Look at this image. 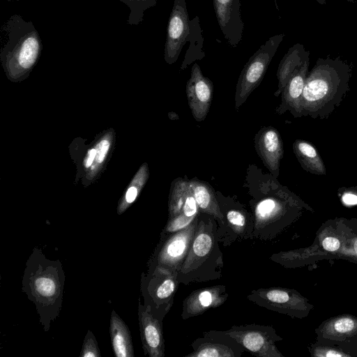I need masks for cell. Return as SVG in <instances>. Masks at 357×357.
Returning a JSON list of instances; mask_svg holds the SVG:
<instances>
[{"label": "cell", "mask_w": 357, "mask_h": 357, "mask_svg": "<svg viewBox=\"0 0 357 357\" xmlns=\"http://www.w3.org/2000/svg\"><path fill=\"white\" fill-rule=\"evenodd\" d=\"M190 188V181L178 178L173 181L169 197V218L177 215L185 203L188 192Z\"/></svg>", "instance_id": "27"}, {"label": "cell", "mask_w": 357, "mask_h": 357, "mask_svg": "<svg viewBox=\"0 0 357 357\" xmlns=\"http://www.w3.org/2000/svg\"><path fill=\"white\" fill-rule=\"evenodd\" d=\"M190 33V20L185 0H174L167 27L164 59L167 63H175Z\"/></svg>", "instance_id": "11"}, {"label": "cell", "mask_w": 357, "mask_h": 357, "mask_svg": "<svg viewBox=\"0 0 357 357\" xmlns=\"http://www.w3.org/2000/svg\"><path fill=\"white\" fill-rule=\"evenodd\" d=\"M125 3L130 9L127 20L129 25H138L144 20V12L154 7L158 0H119Z\"/></svg>", "instance_id": "28"}, {"label": "cell", "mask_w": 357, "mask_h": 357, "mask_svg": "<svg viewBox=\"0 0 357 357\" xmlns=\"http://www.w3.org/2000/svg\"><path fill=\"white\" fill-rule=\"evenodd\" d=\"M284 37V33H280L269 38L244 66L236 84L235 93L236 109L246 101L250 93L262 81Z\"/></svg>", "instance_id": "7"}, {"label": "cell", "mask_w": 357, "mask_h": 357, "mask_svg": "<svg viewBox=\"0 0 357 357\" xmlns=\"http://www.w3.org/2000/svg\"><path fill=\"white\" fill-rule=\"evenodd\" d=\"M229 337L257 357H281L282 354L275 345L281 338L271 326L257 324L234 325L225 331H217Z\"/></svg>", "instance_id": "9"}, {"label": "cell", "mask_w": 357, "mask_h": 357, "mask_svg": "<svg viewBox=\"0 0 357 357\" xmlns=\"http://www.w3.org/2000/svg\"><path fill=\"white\" fill-rule=\"evenodd\" d=\"M340 245L338 239L334 237H326L322 241V246L324 250L330 252H333L339 249Z\"/></svg>", "instance_id": "32"}, {"label": "cell", "mask_w": 357, "mask_h": 357, "mask_svg": "<svg viewBox=\"0 0 357 357\" xmlns=\"http://www.w3.org/2000/svg\"><path fill=\"white\" fill-rule=\"evenodd\" d=\"M109 333L112 349L116 357L135 356L129 328L114 310H112L111 315Z\"/></svg>", "instance_id": "22"}, {"label": "cell", "mask_w": 357, "mask_h": 357, "mask_svg": "<svg viewBox=\"0 0 357 357\" xmlns=\"http://www.w3.org/2000/svg\"><path fill=\"white\" fill-rule=\"evenodd\" d=\"M63 282L61 263L47 259L41 250L35 249L26 262L22 289L36 305L46 331L60 312Z\"/></svg>", "instance_id": "2"}, {"label": "cell", "mask_w": 357, "mask_h": 357, "mask_svg": "<svg viewBox=\"0 0 357 357\" xmlns=\"http://www.w3.org/2000/svg\"><path fill=\"white\" fill-rule=\"evenodd\" d=\"M178 284L177 273L160 267L148 270L142 279L144 305L163 320L173 305Z\"/></svg>", "instance_id": "6"}, {"label": "cell", "mask_w": 357, "mask_h": 357, "mask_svg": "<svg viewBox=\"0 0 357 357\" xmlns=\"http://www.w3.org/2000/svg\"><path fill=\"white\" fill-rule=\"evenodd\" d=\"M197 223L198 217L188 227L160 238L149 261L148 270L160 267L178 273L190 248Z\"/></svg>", "instance_id": "10"}, {"label": "cell", "mask_w": 357, "mask_h": 357, "mask_svg": "<svg viewBox=\"0 0 357 357\" xmlns=\"http://www.w3.org/2000/svg\"><path fill=\"white\" fill-rule=\"evenodd\" d=\"M255 147L264 166L278 177L283 156V143L279 132L272 126L263 127L255 137Z\"/></svg>", "instance_id": "17"}, {"label": "cell", "mask_w": 357, "mask_h": 357, "mask_svg": "<svg viewBox=\"0 0 357 357\" xmlns=\"http://www.w3.org/2000/svg\"><path fill=\"white\" fill-rule=\"evenodd\" d=\"M251 213L254 220L253 239L272 240L282 229L287 210V194L281 190L259 189L250 192Z\"/></svg>", "instance_id": "5"}, {"label": "cell", "mask_w": 357, "mask_h": 357, "mask_svg": "<svg viewBox=\"0 0 357 357\" xmlns=\"http://www.w3.org/2000/svg\"><path fill=\"white\" fill-rule=\"evenodd\" d=\"M149 178V168L146 163L143 164L132 179L129 188L120 200L118 214L123 213L137 198L142 188Z\"/></svg>", "instance_id": "26"}, {"label": "cell", "mask_w": 357, "mask_h": 357, "mask_svg": "<svg viewBox=\"0 0 357 357\" xmlns=\"http://www.w3.org/2000/svg\"><path fill=\"white\" fill-rule=\"evenodd\" d=\"M7 42L1 50L0 59L7 76L13 79L25 77L40 59L43 43L31 21L21 15H11L1 28Z\"/></svg>", "instance_id": "4"}, {"label": "cell", "mask_w": 357, "mask_h": 357, "mask_svg": "<svg viewBox=\"0 0 357 357\" xmlns=\"http://www.w3.org/2000/svg\"><path fill=\"white\" fill-rule=\"evenodd\" d=\"M6 1H20V0H6Z\"/></svg>", "instance_id": "37"}, {"label": "cell", "mask_w": 357, "mask_h": 357, "mask_svg": "<svg viewBox=\"0 0 357 357\" xmlns=\"http://www.w3.org/2000/svg\"><path fill=\"white\" fill-rule=\"evenodd\" d=\"M188 42L190 45L185 55L181 67L182 69H184L193 61L202 59L205 56L204 51L203 50L204 38L198 16L195 17L190 20V33Z\"/></svg>", "instance_id": "25"}, {"label": "cell", "mask_w": 357, "mask_h": 357, "mask_svg": "<svg viewBox=\"0 0 357 357\" xmlns=\"http://www.w3.org/2000/svg\"><path fill=\"white\" fill-rule=\"evenodd\" d=\"M293 150L305 170L317 175L326 174V167L319 153L308 142L296 140L293 144Z\"/></svg>", "instance_id": "24"}, {"label": "cell", "mask_w": 357, "mask_h": 357, "mask_svg": "<svg viewBox=\"0 0 357 357\" xmlns=\"http://www.w3.org/2000/svg\"><path fill=\"white\" fill-rule=\"evenodd\" d=\"M229 294L225 284H215L197 289L183 301L181 317L183 320L199 316L210 309L222 305Z\"/></svg>", "instance_id": "14"}, {"label": "cell", "mask_w": 357, "mask_h": 357, "mask_svg": "<svg viewBox=\"0 0 357 357\" xmlns=\"http://www.w3.org/2000/svg\"><path fill=\"white\" fill-rule=\"evenodd\" d=\"M354 321L350 318H342L335 321L334 329L338 333H348L354 328Z\"/></svg>", "instance_id": "31"}, {"label": "cell", "mask_w": 357, "mask_h": 357, "mask_svg": "<svg viewBox=\"0 0 357 357\" xmlns=\"http://www.w3.org/2000/svg\"><path fill=\"white\" fill-rule=\"evenodd\" d=\"M79 356L82 357H99L101 356L96 337L91 331H88L84 337Z\"/></svg>", "instance_id": "29"}, {"label": "cell", "mask_w": 357, "mask_h": 357, "mask_svg": "<svg viewBox=\"0 0 357 357\" xmlns=\"http://www.w3.org/2000/svg\"><path fill=\"white\" fill-rule=\"evenodd\" d=\"M310 56V52L300 43L291 47L282 59L277 71L278 89L275 96L282 93L284 88L295 70Z\"/></svg>", "instance_id": "20"}, {"label": "cell", "mask_w": 357, "mask_h": 357, "mask_svg": "<svg viewBox=\"0 0 357 357\" xmlns=\"http://www.w3.org/2000/svg\"><path fill=\"white\" fill-rule=\"evenodd\" d=\"M222 222L217 228L218 239L223 246L227 247L235 242L252 240L254 220L252 213L243 204L231 197H225L216 192Z\"/></svg>", "instance_id": "8"}, {"label": "cell", "mask_w": 357, "mask_h": 357, "mask_svg": "<svg viewBox=\"0 0 357 357\" xmlns=\"http://www.w3.org/2000/svg\"><path fill=\"white\" fill-rule=\"evenodd\" d=\"M111 144V137L105 136L96 144L97 154L94 163L91 169V171L96 170V169L105 161L110 149Z\"/></svg>", "instance_id": "30"}, {"label": "cell", "mask_w": 357, "mask_h": 357, "mask_svg": "<svg viewBox=\"0 0 357 357\" xmlns=\"http://www.w3.org/2000/svg\"><path fill=\"white\" fill-rule=\"evenodd\" d=\"M192 195L201 213L213 216L218 226L222 222L223 215L220 211L216 192L206 182L192 179L190 181Z\"/></svg>", "instance_id": "21"}, {"label": "cell", "mask_w": 357, "mask_h": 357, "mask_svg": "<svg viewBox=\"0 0 357 357\" xmlns=\"http://www.w3.org/2000/svg\"><path fill=\"white\" fill-rule=\"evenodd\" d=\"M200 213L190 186L181 212L175 217L168 219L161 232L160 238H163L188 227L199 216Z\"/></svg>", "instance_id": "23"}, {"label": "cell", "mask_w": 357, "mask_h": 357, "mask_svg": "<svg viewBox=\"0 0 357 357\" xmlns=\"http://www.w3.org/2000/svg\"><path fill=\"white\" fill-rule=\"evenodd\" d=\"M310 59H306L293 73L282 92L281 104L276 112L282 114L289 111L294 117H301V98L308 74Z\"/></svg>", "instance_id": "19"}, {"label": "cell", "mask_w": 357, "mask_h": 357, "mask_svg": "<svg viewBox=\"0 0 357 357\" xmlns=\"http://www.w3.org/2000/svg\"><path fill=\"white\" fill-rule=\"evenodd\" d=\"M213 93L212 82L203 75L199 66L195 63L186 84V95L192 114L197 121H202L206 119L211 105Z\"/></svg>", "instance_id": "12"}, {"label": "cell", "mask_w": 357, "mask_h": 357, "mask_svg": "<svg viewBox=\"0 0 357 357\" xmlns=\"http://www.w3.org/2000/svg\"><path fill=\"white\" fill-rule=\"evenodd\" d=\"M217 228L218 223L213 216L199 213L190 248L177 273L180 284L188 285L222 278L223 254L217 236Z\"/></svg>", "instance_id": "3"}, {"label": "cell", "mask_w": 357, "mask_h": 357, "mask_svg": "<svg viewBox=\"0 0 357 357\" xmlns=\"http://www.w3.org/2000/svg\"><path fill=\"white\" fill-rule=\"evenodd\" d=\"M192 351L185 357H241L245 351L234 340L222 335L216 330L203 333L191 344Z\"/></svg>", "instance_id": "13"}, {"label": "cell", "mask_w": 357, "mask_h": 357, "mask_svg": "<svg viewBox=\"0 0 357 357\" xmlns=\"http://www.w3.org/2000/svg\"><path fill=\"white\" fill-rule=\"evenodd\" d=\"M355 249H356V252H357V241H356V245H355Z\"/></svg>", "instance_id": "36"}, {"label": "cell", "mask_w": 357, "mask_h": 357, "mask_svg": "<svg viewBox=\"0 0 357 357\" xmlns=\"http://www.w3.org/2000/svg\"><path fill=\"white\" fill-rule=\"evenodd\" d=\"M138 316L144 354L150 357H164L165 354L162 320L155 317L149 307L140 302Z\"/></svg>", "instance_id": "15"}, {"label": "cell", "mask_w": 357, "mask_h": 357, "mask_svg": "<svg viewBox=\"0 0 357 357\" xmlns=\"http://www.w3.org/2000/svg\"><path fill=\"white\" fill-rule=\"evenodd\" d=\"M326 356H341L342 354H339V353H336L335 351H327V353L325 354Z\"/></svg>", "instance_id": "35"}, {"label": "cell", "mask_w": 357, "mask_h": 357, "mask_svg": "<svg viewBox=\"0 0 357 357\" xmlns=\"http://www.w3.org/2000/svg\"><path fill=\"white\" fill-rule=\"evenodd\" d=\"M247 298L255 304L280 313L294 314L298 310V297L292 291L278 288L252 290Z\"/></svg>", "instance_id": "18"}, {"label": "cell", "mask_w": 357, "mask_h": 357, "mask_svg": "<svg viewBox=\"0 0 357 357\" xmlns=\"http://www.w3.org/2000/svg\"><path fill=\"white\" fill-rule=\"evenodd\" d=\"M220 29L228 44L236 47L242 40L244 24L240 0H213Z\"/></svg>", "instance_id": "16"}, {"label": "cell", "mask_w": 357, "mask_h": 357, "mask_svg": "<svg viewBox=\"0 0 357 357\" xmlns=\"http://www.w3.org/2000/svg\"><path fill=\"white\" fill-rule=\"evenodd\" d=\"M96 154L97 149L96 146L88 151V153L84 160V166L86 169H89L93 166Z\"/></svg>", "instance_id": "33"}, {"label": "cell", "mask_w": 357, "mask_h": 357, "mask_svg": "<svg viewBox=\"0 0 357 357\" xmlns=\"http://www.w3.org/2000/svg\"><path fill=\"white\" fill-rule=\"evenodd\" d=\"M351 75L350 66L339 57L319 58L306 78L301 98V116L327 118L347 93Z\"/></svg>", "instance_id": "1"}, {"label": "cell", "mask_w": 357, "mask_h": 357, "mask_svg": "<svg viewBox=\"0 0 357 357\" xmlns=\"http://www.w3.org/2000/svg\"><path fill=\"white\" fill-rule=\"evenodd\" d=\"M314 1H316L317 2H318L319 4H321L322 6H325L326 4L327 0H314ZM342 1H346L351 2V3H356V0H342Z\"/></svg>", "instance_id": "34"}]
</instances>
